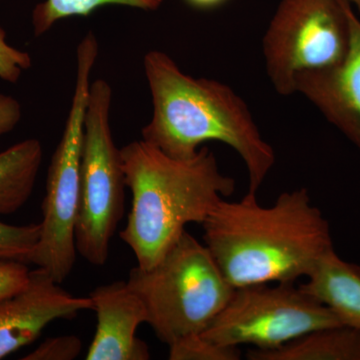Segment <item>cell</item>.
Masks as SVG:
<instances>
[{
	"instance_id": "obj_15",
	"label": "cell",
	"mask_w": 360,
	"mask_h": 360,
	"mask_svg": "<svg viewBox=\"0 0 360 360\" xmlns=\"http://www.w3.org/2000/svg\"><path fill=\"white\" fill-rule=\"evenodd\" d=\"M165 0H44L32 11V28L35 37L49 32L58 21L75 16H89L101 7L120 6L155 11Z\"/></svg>"
},
{
	"instance_id": "obj_18",
	"label": "cell",
	"mask_w": 360,
	"mask_h": 360,
	"mask_svg": "<svg viewBox=\"0 0 360 360\" xmlns=\"http://www.w3.org/2000/svg\"><path fill=\"white\" fill-rule=\"evenodd\" d=\"M82 349V340L75 335L49 338L23 357V360H72Z\"/></svg>"
},
{
	"instance_id": "obj_20",
	"label": "cell",
	"mask_w": 360,
	"mask_h": 360,
	"mask_svg": "<svg viewBox=\"0 0 360 360\" xmlns=\"http://www.w3.org/2000/svg\"><path fill=\"white\" fill-rule=\"evenodd\" d=\"M22 117V108L13 96L0 94V137L13 131Z\"/></svg>"
},
{
	"instance_id": "obj_13",
	"label": "cell",
	"mask_w": 360,
	"mask_h": 360,
	"mask_svg": "<svg viewBox=\"0 0 360 360\" xmlns=\"http://www.w3.org/2000/svg\"><path fill=\"white\" fill-rule=\"evenodd\" d=\"M250 360H360V328L317 329L272 350H248Z\"/></svg>"
},
{
	"instance_id": "obj_16",
	"label": "cell",
	"mask_w": 360,
	"mask_h": 360,
	"mask_svg": "<svg viewBox=\"0 0 360 360\" xmlns=\"http://www.w3.org/2000/svg\"><path fill=\"white\" fill-rule=\"evenodd\" d=\"M40 233V224L11 225L0 221V259L30 262Z\"/></svg>"
},
{
	"instance_id": "obj_9",
	"label": "cell",
	"mask_w": 360,
	"mask_h": 360,
	"mask_svg": "<svg viewBox=\"0 0 360 360\" xmlns=\"http://www.w3.org/2000/svg\"><path fill=\"white\" fill-rule=\"evenodd\" d=\"M60 284L37 267L22 290L0 298V359L32 343L52 321L91 309L89 296L77 297Z\"/></svg>"
},
{
	"instance_id": "obj_22",
	"label": "cell",
	"mask_w": 360,
	"mask_h": 360,
	"mask_svg": "<svg viewBox=\"0 0 360 360\" xmlns=\"http://www.w3.org/2000/svg\"><path fill=\"white\" fill-rule=\"evenodd\" d=\"M350 2V4H354L355 7H356L357 11H359L360 13V0H348Z\"/></svg>"
},
{
	"instance_id": "obj_21",
	"label": "cell",
	"mask_w": 360,
	"mask_h": 360,
	"mask_svg": "<svg viewBox=\"0 0 360 360\" xmlns=\"http://www.w3.org/2000/svg\"><path fill=\"white\" fill-rule=\"evenodd\" d=\"M189 6L200 11L217 8L225 4L227 0H184Z\"/></svg>"
},
{
	"instance_id": "obj_14",
	"label": "cell",
	"mask_w": 360,
	"mask_h": 360,
	"mask_svg": "<svg viewBox=\"0 0 360 360\" xmlns=\"http://www.w3.org/2000/svg\"><path fill=\"white\" fill-rule=\"evenodd\" d=\"M44 160L41 142L27 139L0 153V215L13 214L27 202Z\"/></svg>"
},
{
	"instance_id": "obj_5",
	"label": "cell",
	"mask_w": 360,
	"mask_h": 360,
	"mask_svg": "<svg viewBox=\"0 0 360 360\" xmlns=\"http://www.w3.org/2000/svg\"><path fill=\"white\" fill-rule=\"evenodd\" d=\"M98 53L96 33L89 32L77 45L72 101L63 136L49 165L42 203L41 233L30 258V264L46 270L58 283L70 276L77 260L75 226L79 205L84 118L90 78Z\"/></svg>"
},
{
	"instance_id": "obj_17",
	"label": "cell",
	"mask_w": 360,
	"mask_h": 360,
	"mask_svg": "<svg viewBox=\"0 0 360 360\" xmlns=\"http://www.w3.org/2000/svg\"><path fill=\"white\" fill-rule=\"evenodd\" d=\"M168 347L170 360H239L243 356L239 347L219 345L200 333L187 335Z\"/></svg>"
},
{
	"instance_id": "obj_4",
	"label": "cell",
	"mask_w": 360,
	"mask_h": 360,
	"mask_svg": "<svg viewBox=\"0 0 360 360\" xmlns=\"http://www.w3.org/2000/svg\"><path fill=\"white\" fill-rule=\"evenodd\" d=\"M127 281L146 307V323L167 345L203 333L236 290L205 243L186 231L158 264L134 267Z\"/></svg>"
},
{
	"instance_id": "obj_3",
	"label": "cell",
	"mask_w": 360,
	"mask_h": 360,
	"mask_svg": "<svg viewBox=\"0 0 360 360\" xmlns=\"http://www.w3.org/2000/svg\"><path fill=\"white\" fill-rule=\"evenodd\" d=\"M120 153L132 194L120 238L141 269L158 264L187 224H202L236 191V180L220 172L217 156L205 146L187 160L165 155L142 139L123 146Z\"/></svg>"
},
{
	"instance_id": "obj_6",
	"label": "cell",
	"mask_w": 360,
	"mask_h": 360,
	"mask_svg": "<svg viewBox=\"0 0 360 360\" xmlns=\"http://www.w3.org/2000/svg\"><path fill=\"white\" fill-rule=\"evenodd\" d=\"M112 89L103 78L90 85L84 118L75 245L89 264L108 262L111 239L124 214L122 153L110 127Z\"/></svg>"
},
{
	"instance_id": "obj_12",
	"label": "cell",
	"mask_w": 360,
	"mask_h": 360,
	"mask_svg": "<svg viewBox=\"0 0 360 360\" xmlns=\"http://www.w3.org/2000/svg\"><path fill=\"white\" fill-rule=\"evenodd\" d=\"M300 285L329 307L345 326L360 328V266L341 259L335 248L319 260Z\"/></svg>"
},
{
	"instance_id": "obj_1",
	"label": "cell",
	"mask_w": 360,
	"mask_h": 360,
	"mask_svg": "<svg viewBox=\"0 0 360 360\" xmlns=\"http://www.w3.org/2000/svg\"><path fill=\"white\" fill-rule=\"evenodd\" d=\"M201 225L206 248L234 288L295 283L333 248L328 221L304 187L281 193L271 206L250 193L222 200Z\"/></svg>"
},
{
	"instance_id": "obj_2",
	"label": "cell",
	"mask_w": 360,
	"mask_h": 360,
	"mask_svg": "<svg viewBox=\"0 0 360 360\" xmlns=\"http://www.w3.org/2000/svg\"><path fill=\"white\" fill-rule=\"evenodd\" d=\"M143 70L153 110L142 141L179 160L193 158L205 142L227 144L245 162L248 193L257 195L276 165V153L245 101L219 80L186 75L163 51H148Z\"/></svg>"
},
{
	"instance_id": "obj_7",
	"label": "cell",
	"mask_w": 360,
	"mask_h": 360,
	"mask_svg": "<svg viewBox=\"0 0 360 360\" xmlns=\"http://www.w3.org/2000/svg\"><path fill=\"white\" fill-rule=\"evenodd\" d=\"M348 0H281L262 39L265 68L279 96L305 71L340 63L349 49Z\"/></svg>"
},
{
	"instance_id": "obj_19",
	"label": "cell",
	"mask_w": 360,
	"mask_h": 360,
	"mask_svg": "<svg viewBox=\"0 0 360 360\" xmlns=\"http://www.w3.org/2000/svg\"><path fill=\"white\" fill-rule=\"evenodd\" d=\"M30 270L26 264L0 259V298L18 292L27 284Z\"/></svg>"
},
{
	"instance_id": "obj_8",
	"label": "cell",
	"mask_w": 360,
	"mask_h": 360,
	"mask_svg": "<svg viewBox=\"0 0 360 360\" xmlns=\"http://www.w3.org/2000/svg\"><path fill=\"white\" fill-rule=\"evenodd\" d=\"M342 326L335 312L295 283L236 288L200 335L221 345L272 352L311 331Z\"/></svg>"
},
{
	"instance_id": "obj_10",
	"label": "cell",
	"mask_w": 360,
	"mask_h": 360,
	"mask_svg": "<svg viewBox=\"0 0 360 360\" xmlns=\"http://www.w3.org/2000/svg\"><path fill=\"white\" fill-rule=\"evenodd\" d=\"M349 49L330 68L300 73L295 92L314 104L360 150V20L348 7Z\"/></svg>"
},
{
	"instance_id": "obj_11",
	"label": "cell",
	"mask_w": 360,
	"mask_h": 360,
	"mask_svg": "<svg viewBox=\"0 0 360 360\" xmlns=\"http://www.w3.org/2000/svg\"><path fill=\"white\" fill-rule=\"evenodd\" d=\"M96 314V335L89 360H148V345L137 338V328L148 321L146 307L127 281L97 286L90 292Z\"/></svg>"
}]
</instances>
